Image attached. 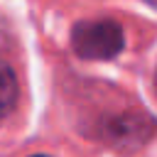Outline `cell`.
I'll use <instances>...</instances> for the list:
<instances>
[{"label":"cell","mask_w":157,"mask_h":157,"mask_svg":"<svg viewBox=\"0 0 157 157\" xmlns=\"http://www.w3.org/2000/svg\"><path fill=\"white\" fill-rule=\"evenodd\" d=\"M155 91H157V71H155Z\"/></svg>","instance_id":"cell-4"},{"label":"cell","mask_w":157,"mask_h":157,"mask_svg":"<svg viewBox=\"0 0 157 157\" xmlns=\"http://www.w3.org/2000/svg\"><path fill=\"white\" fill-rule=\"evenodd\" d=\"M32 157H49V155H32Z\"/></svg>","instance_id":"cell-5"},{"label":"cell","mask_w":157,"mask_h":157,"mask_svg":"<svg viewBox=\"0 0 157 157\" xmlns=\"http://www.w3.org/2000/svg\"><path fill=\"white\" fill-rule=\"evenodd\" d=\"M17 103V76L12 66L0 59V118H5Z\"/></svg>","instance_id":"cell-3"},{"label":"cell","mask_w":157,"mask_h":157,"mask_svg":"<svg viewBox=\"0 0 157 157\" xmlns=\"http://www.w3.org/2000/svg\"><path fill=\"white\" fill-rule=\"evenodd\" d=\"M155 132H157V120L137 108L103 118L96 130L98 140L118 152H137L155 137Z\"/></svg>","instance_id":"cell-1"},{"label":"cell","mask_w":157,"mask_h":157,"mask_svg":"<svg viewBox=\"0 0 157 157\" xmlns=\"http://www.w3.org/2000/svg\"><path fill=\"white\" fill-rule=\"evenodd\" d=\"M125 47L123 27L115 20H81L71 29V49L88 61L115 59Z\"/></svg>","instance_id":"cell-2"}]
</instances>
